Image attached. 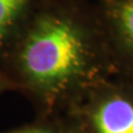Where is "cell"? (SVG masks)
<instances>
[{
    "label": "cell",
    "mask_w": 133,
    "mask_h": 133,
    "mask_svg": "<svg viewBox=\"0 0 133 133\" xmlns=\"http://www.w3.org/2000/svg\"><path fill=\"white\" fill-rule=\"evenodd\" d=\"M21 61L27 76L45 89H58L80 69L83 42L65 20H40L24 43Z\"/></svg>",
    "instance_id": "6da1fadb"
},
{
    "label": "cell",
    "mask_w": 133,
    "mask_h": 133,
    "mask_svg": "<svg viewBox=\"0 0 133 133\" xmlns=\"http://www.w3.org/2000/svg\"><path fill=\"white\" fill-rule=\"evenodd\" d=\"M92 133H133V100L112 94L95 102L88 112Z\"/></svg>",
    "instance_id": "7a4b0ae2"
},
{
    "label": "cell",
    "mask_w": 133,
    "mask_h": 133,
    "mask_svg": "<svg viewBox=\"0 0 133 133\" xmlns=\"http://www.w3.org/2000/svg\"><path fill=\"white\" fill-rule=\"evenodd\" d=\"M27 0H0V40L7 33Z\"/></svg>",
    "instance_id": "3957f363"
},
{
    "label": "cell",
    "mask_w": 133,
    "mask_h": 133,
    "mask_svg": "<svg viewBox=\"0 0 133 133\" xmlns=\"http://www.w3.org/2000/svg\"><path fill=\"white\" fill-rule=\"evenodd\" d=\"M118 17L124 35L133 47V0H127L120 6Z\"/></svg>",
    "instance_id": "277c9868"
},
{
    "label": "cell",
    "mask_w": 133,
    "mask_h": 133,
    "mask_svg": "<svg viewBox=\"0 0 133 133\" xmlns=\"http://www.w3.org/2000/svg\"><path fill=\"white\" fill-rule=\"evenodd\" d=\"M8 133H57V132L44 125H30V127L18 129V130H14Z\"/></svg>",
    "instance_id": "5b68a950"
}]
</instances>
